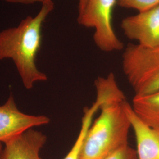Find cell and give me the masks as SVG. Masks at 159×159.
Wrapping results in <instances>:
<instances>
[{"label": "cell", "mask_w": 159, "mask_h": 159, "mask_svg": "<svg viewBox=\"0 0 159 159\" xmlns=\"http://www.w3.org/2000/svg\"><path fill=\"white\" fill-rule=\"evenodd\" d=\"M106 159H137L136 150L127 145L121 148Z\"/></svg>", "instance_id": "4fadbf2b"}, {"label": "cell", "mask_w": 159, "mask_h": 159, "mask_svg": "<svg viewBox=\"0 0 159 159\" xmlns=\"http://www.w3.org/2000/svg\"><path fill=\"white\" fill-rule=\"evenodd\" d=\"M95 87L100 114L85 134L79 159H106L129 145L131 125L125 94L111 78L99 81Z\"/></svg>", "instance_id": "6da1fadb"}, {"label": "cell", "mask_w": 159, "mask_h": 159, "mask_svg": "<svg viewBox=\"0 0 159 159\" xmlns=\"http://www.w3.org/2000/svg\"><path fill=\"white\" fill-rule=\"evenodd\" d=\"M50 122V118L44 115L35 116L21 112L11 94L7 102L0 106V143H5L25 131L47 125Z\"/></svg>", "instance_id": "5b68a950"}, {"label": "cell", "mask_w": 159, "mask_h": 159, "mask_svg": "<svg viewBox=\"0 0 159 159\" xmlns=\"http://www.w3.org/2000/svg\"><path fill=\"white\" fill-rule=\"evenodd\" d=\"M131 106L144 122L159 129V90L145 95H135Z\"/></svg>", "instance_id": "9c48e42d"}, {"label": "cell", "mask_w": 159, "mask_h": 159, "mask_svg": "<svg viewBox=\"0 0 159 159\" xmlns=\"http://www.w3.org/2000/svg\"><path fill=\"white\" fill-rule=\"evenodd\" d=\"M2 143H0V152L2 150Z\"/></svg>", "instance_id": "5bb4252c"}, {"label": "cell", "mask_w": 159, "mask_h": 159, "mask_svg": "<svg viewBox=\"0 0 159 159\" xmlns=\"http://www.w3.org/2000/svg\"><path fill=\"white\" fill-rule=\"evenodd\" d=\"M122 70L137 96L159 90V46L129 44L122 56Z\"/></svg>", "instance_id": "3957f363"}, {"label": "cell", "mask_w": 159, "mask_h": 159, "mask_svg": "<svg viewBox=\"0 0 159 159\" xmlns=\"http://www.w3.org/2000/svg\"><path fill=\"white\" fill-rule=\"evenodd\" d=\"M100 104V101L96 99V101L91 104V106L86 107L84 109L83 116L81 119V125L78 136L73 147L64 159H79L80 153L84 139L93 121V118L95 114L99 110Z\"/></svg>", "instance_id": "30bf717a"}, {"label": "cell", "mask_w": 159, "mask_h": 159, "mask_svg": "<svg viewBox=\"0 0 159 159\" xmlns=\"http://www.w3.org/2000/svg\"><path fill=\"white\" fill-rule=\"evenodd\" d=\"M47 140L41 131L29 129L4 143L0 159H41L40 151Z\"/></svg>", "instance_id": "52a82bcc"}, {"label": "cell", "mask_w": 159, "mask_h": 159, "mask_svg": "<svg viewBox=\"0 0 159 159\" xmlns=\"http://www.w3.org/2000/svg\"><path fill=\"white\" fill-rule=\"evenodd\" d=\"M54 8L52 0H46L35 16H28L16 27L0 31V60L13 61L27 90L31 89L35 83L48 79L37 68L35 57L41 43L43 25Z\"/></svg>", "instance_id": "7a4b0ae2"}, {"label": "cell", "mask_w": 159, "mask_h": 159, "mask_svg": "<svg viewBox=\"0 0 159 159\" xmlns=\"http://www.w3.org/2000/svg\"><path fill=\"white\" fill-rule=\"evenodd\" d=\"M120 7L144 11L159 5V0H117Z\"/></svg>", "instance_id": "8fae6325"}, {"label": "cell", "mask_w": 159, "mask_h": 159, "mask_svg": "<svg viewBox=\"0 0 159 159\" xmlns=\"http://www.w3.org/2000/svg\"><path fill=\"white\" fill-rule=\"evenodd\" d=\"M121 27L127 38L139 46H159V5L124 18Z\"/></svg>", "instance_id": "8992f818"}, {"label": "cell", "mask_w": 159, "mask_h": 159, "mask_svg": "<svg viewBox=\"0 0 159 159\" xmlns=\"http://www.w3.org/2000/svg\"><path fill=\"white\" fill-rule=\"evenodd\" d=\"M7 2L12 3V4H20L24 5H29L34 4L36 2H43L46 0H3ZM89 0H79V6H78V17H81L87 6Z\"/></svg>", "instance_id": "7c38bea8"}, {"label": "cell", "mask_w": 159, "mask_h": 159, "mask_svg": "<svg viewBox=\"0 0 159 159\" xmlns=\"http://www.w3.org/2000/svg\"><path fill=\"white\" fill-rule=\"evenodd\" d=\"M116 4L117 0H89L83 15L77 17L80 25L94 29V42L100 50L106 52L124 48L112 25V14Z\"/></svg>", "instance_id": "277c9868"}, {"label": "cell", "mask_w": 159, "mask_h": 159, "mask_svg": "<svg viewBox=\"0 0 159 159\" xmlns=\"http://www.w3.org/2000/svg\"><path fill=\"white\" fill-rule=\"evenodd\" d=\"M125 108L135 135L137 159H159V129L144 122L130 103L126 102Z\"/></svg>", "instance_id": "ba28073f"}]
</instances>
